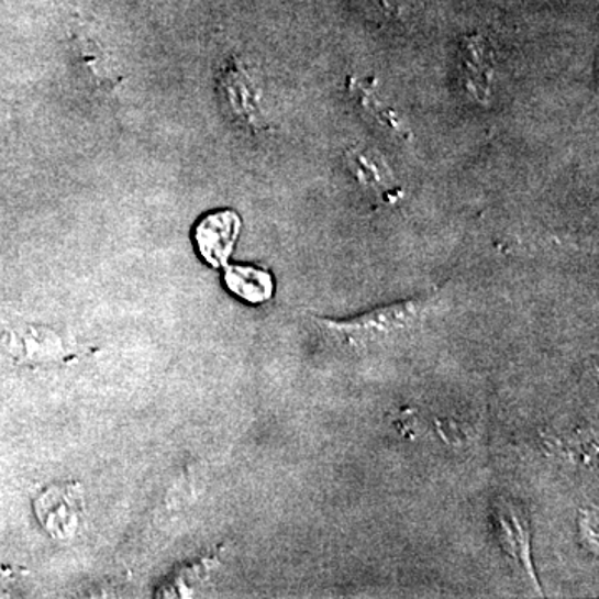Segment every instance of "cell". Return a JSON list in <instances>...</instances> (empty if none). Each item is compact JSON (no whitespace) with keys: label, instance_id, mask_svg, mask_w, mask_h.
I'll use <instances>...</instances> for the list:
<instances>
[{"label":"cell","instance_id":"2","mask_svg":"<svg viewBox=\"0 0 599 599\" xmlns=\"http://www.w3.org/2000/svg\"><path fill=\"white\" fill-rule=\"evenodd\" d=\"M242 230V220L233 210H215L199 220L193 230L197 252L210 267H225Z\"/></svg>","mask_w":599,"mask_h":599},{"label":"cell","instance_id":"5","mask_svg":"<svg viewBox=\"0 0 599 599\" xmlns=\"http://www.w3.org/2000/svg\"><path fill=\"white\" fill-rule=\"evenodd\" d=\"M352 170L355 171L356 178L365 186L387 187L391 182V175L384 162L374 152H353Z\"/></svg>","mask_w":599,"mask_h":599},{"label":"cell","instance_id":"6","mask_svg":"<svg viewBox=\"0 0 599 599\" xmlns=\"http://www.w3.org/2000/svg\"><path fill=\"white\" fill-rule=\"evenodd\" d=\"M414 0H368V5L385 19H398L410 12Z\"/></svg>","mask_w":599,"mask_h":599},{"label":"cell","instance_id":"3","mask_svg":"<svg viewBox=\"0 0 599 599\" xmlns=\"http://www.w3.org/2000/svg\"><path fill=\"white\" fill-rule=\"evenodd\" d=\"M223 284L230 293L251 306H262L274 297V277L255 265H230L223 274Z\"/></svg>","mask_w":599,"mask_h":599},{"label":"cell","instance_id":"1","mask_svg":"<svg viewBox=\"0 0 599 599\" xmlns=\"http://www.w3.org/2000/svg\"><path fill=\"white\" fill-rule=\"evenodd\" d=\"M435 298H414L343 320H319L326 339L340 350L364 352L410 335L429 319Z\"/></svg>","mask_w":599,"mask_h":599},{"label":"cell","instance_id":"4","mask_svg":"<svg viewBox=\"0 0 599 599\" xmlns=\"http://www.w3.org/2000/svg\"><path fill=\"white\" fill-rule=\"evenodd\" d=\"M225 87L226 96H230L226 99L232 109L244 120H255L258 113L257 93L247 74L226 69Z\"/></svg>","mask_w":599,"mask_h":599}]
</instances>
